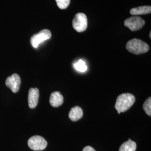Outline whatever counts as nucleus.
<instances>
[{"instance_id":"2","label":"nucleus","mask_w":151,"mask_h":151,"mask_svg":"<svg viewBox=\"0 0 151 151\" xmlns=\"http://www.w3.org/2000/svg\"><path fill=\"white\" fill-rule=\"evenodd\" d=\"M126 48L130 53L138 55L147 53L150 49V47L143 41L135 38L130 40L127 43Z\"/></svg>"},{"instance_id":"17","label":"nucleus","mask_w":151,"mask_h":151,"mask_svg":"<svg viewBox=\"0 0 151 151\" xmlns=\"http://www.w3.org/2000/svg\"><path fill=\"white\" fill-rule=\"evenodd\" d=\"M151 32H150V38H151Z\"/></svg>"},{"instance_id":"13","label":"nucleus","mask_w":151,"mask_h":151,"mask_svg":"<svg viewBox=\"0 0 151 151\" xmlns=\"http://www.w3.org/2000/svg\"><path fill=\"white\" fill-rule=\"evenodd\" d=\"M73 66L76 70L80 72H85L87 70V66L85 61L82 60H78L75 63H74Z\"/></svg>"},{"instance_id":"11","label":"nucleus","mask_w":151,"mask_h":151,"mask_svg":"<svg viewBox=\"0 0 151 151\" xmlns=\"http://www.w3.org/2000/svg\"><path fill=\"white\" fill-rule=\"evenodd\" d=\"M151 7L150 6H143L131 9L130 11V13L132 15L136 16L149 14L151 13Z\"/></svg>"},{"instance_id":"10","label":"nucleus","mask_w":151,"mask_h":151,"mask_svg":"<svg viewBox=\"0 0 151 151\" xmlns=\"http://www.w3.org/2000/svg\"><path fill=\"white\" fill-rule=\"evenodd\" d=\"M83 116V110L80 106H75L70 109L69 113L70 119L73 121L76 122L81 119Z\"/></svg>"},{"instance_id":"14","label":"nucleus","mask_w":151,"mask_h":151,"mask_svg":"<svg viewBox=\"0 0 151 151\" xmlns=\"http://www.w3.org/2000/svg\"><path fill=\"white\" fill-rule=\"evenodd\" d=\"M143 110L146 113L150 116H151V97H150L146 100L143 104Z\"/></svg>"},{"instance_id":"4","label":"nucleus","mask_w":151,"mask_h":151,"mask_svg":"<svg viewBox=\"0 0 151 151\" xmlns=\"http://www.w3.org/2000/svg\"><path fill=\"white\" fill-rule=\"evenodd\" d=\"M28 146L34 151H43L47 146V142L43 137L35 135L31 137L27 142Z\"/></svg>"},{"instance_id":"6","label":"nucleus","mask_w":151,"mask_h":151,"mask_svg":"<svg viewBox=\"0 0 151 151\" xmlns=\"http://www.w3.org/2000/svg\"><path fill=\"white\" fill-rule=\"evenodd\" d=\"M145 24V21L139 16H132L127 19L124 22V25L128 27L131 31H138Z\"/></svg>"},{"instance_id":"5","label":"nucleus","mask_w":151,"mask_h":151,"mask_svg":"<svg viewBox=\"0 0 151 151\" xmlns=\"http://www.w3.org/2000/svg\"><path fill=\"white\" fill-rule=\"evenodd\" d=\"M52 37V33L48 29H44L32 36L30 39L31 44L34 48H37L39 44Z\"/></svg>"},{"instance_id":"7","label":"nucleus","mask_w":151,"mask_h":151,"mask_svg":"<svg viewBox=\"0 0 151 151\" xmlns=\"http://www.w3.org/2000/svg\"><path fill=\"white\" fill-rule=\"evenodd\" d=\"M6 85L10 88L14 93L19 91L21 85V78L20 76L16 73L8 77L6 80Z\"/></svg>"},{"instance_id":"12","label":"nucleus","mask_w":151,"mask_h":151,"mask_svg":"<svg viewBox=\"0 0 151 151\" xmlns=\"http://www.w3.org/2000/svg\"><path fill=\"white\" fill-rule=\"evenodd\" d=\"M137 144L135 142L129 139L127 142H124L120 147L119 151H135Z\"/></svg>"},{"instance_id":"8","label":"nucleus","mask_w":151,"mask_h":151,"mask_svg":"<svg viewBox=\"0 0 151 151\" xmlns=\"http://www.w3.org/2000/svg\"><path fill=\"white\" fill-rule=\"evenodd\" d=\"M39 97V91L37 88H31L28 95L29 106L31 109L35 108L38 105Z\"/></svg>"},{"instance_id":"9","label":"nucleus","mask_w":151,"mask_h":151,"mask_svg":"<svg viewBox=\"0 0 151 151\" xmlns=\"http://www.w3.org/2000/svg\"><path fill=\"white\" fill-rule=\"evenodd\" d=\"M63 101H64V99L60 92H53L50 95V99H49V103L54 108L59 107L60 106L62 105Z\"/></svg>"},{"instance_id":"3","label":"nucleus","mask_w":151,"mask_h":151,"mask_svg":"<svg viewBox=\"0 0 151 151\" xmlns=\"http://www.w3.org/2000/svg\"><path fill=\"white\" fill-rule=\"evenodd\" d=\"M72 25L77 32H83L87 27V18L83 13H77L72 21Z\"/></svg>"},{"instance_id":"15","label":"nucleus","mask_w":151,"mask_h":151,"mask_svg":"<svg viewBox=\"0 0 151 151\" xmlns=\"http://www.w3.org/2000/svg\"><path fill=\"white\" fill-rule=\"evenodd\" d=\"M58 7L60 9H65L70 4V0H55Z\"/></svg>"},{"instance_id":"16","label":"nucleus","mask_w":151,"mask_h":151,"mask_svg":"<svg viewBox=\"0 0 151 151\" xmlns=\"http://www.w3.org/2000/svg\"><path fill=\"white\" fill-rule=\"evenodd\" d=\"M83 151H95V149H93L92 147L91 146H86V147H85L84 148H83Z\"/></svg>"},{"instance_id":"1","label":"nucleus","mask_w":151,"mask_h":151,"mask_svg":"<svg viewBox=\"0 0 151 151\" xmlns=\"http://www.w3.org/2000/svg\"><path fill=\"white\" fill-rule=\"evenodd\" d=\"M135 101V97L133 95L129 93H122L117 97L115 108L118 113H124L129 110Z\"/></svg>"}]
</instances>
